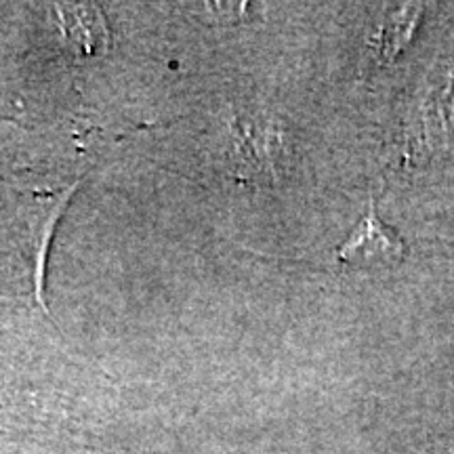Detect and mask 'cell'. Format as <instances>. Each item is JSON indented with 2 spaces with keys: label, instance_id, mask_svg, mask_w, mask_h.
<instances>
[{
  "label": "cell",
  "instance_id": "obj_1",
  "mask_svg": "<svg viewBox=\"0 0 454 454\" xmlns=\"http://www.w3.org/2000/svg\"><path fill=\"white\" fill-rule=\"evenodd\" d=\"M230 133L238 179L251 184H274L286 156L280 124L268 116L234 118Z\"/></svg>",
  "mask_w": 454,
  "mask_h": 454
},
{
  "label": "cell",
  "instance_id": "obj_2",
  "mask_svg": "<svg viewBox=\"0 0 454 454\" xmlns=\"http://www.w3.org/2000/svg\"><path fill=\"white\" fill-rule=\"evenodd\" d=\"M404 253V242L379 221L374 202H371L364 219L356 225L351 236L339 248L337 259L340 263H372V261L402 259Z\"/></svg>",
  "mask_w": 454,
  "mask_h": 454
},
{
  "label": "cell",
  "instance_id": "obj_3",
  "mask_svg": "<svg viewBox=\"0 0 454 454\" xmlns=\"http://www.w3.org/2000/svg\"><path fill=\"white\" fill-rule=\"evenodd\" d=\"M57 15L61 20L66 38L81 55H99L107 47V26L104 13L93 4H59Z\"/></svg>",
  "mask_w": 454,
  "mask_h": 454
},
{
  "label": "cell",
  "instance_id": "obj_4",
  "mask_svg": "<svg viewBox=\"0 0 454 454\" xmlns=\"http://www.w3.org/2000/svg\"><path fill=\"white\" fill-rule=\"evenodd\" d=\"M421 15L423 7H419V4H404V7H397V11L389 13L385 24L379 27V32L372 38V61L389 64L406 47Z\"/></svg>",
  "mask_w": 454,
  "mask_h": 454
},
{
  "label": "cell",
  "instance_id": "obj_5",
  "mask_svg": "<svg viewBox=\"0 0 454 454\" xmlns=\"http://www.w3.org/2000/svg\"><path fill=\"white\" fill-rule=\"evenodd\" d=\"M438 101H440V98L429 99V101H427V107H429V110H435V106H438ZM435 118H438V122L442 121V112H440V110L435 112V114H431V116H429V122L434 124V122H435Z\"/></svg>",
  "mask_w": 454,
  "mask_h": 454
}]
</instances>
